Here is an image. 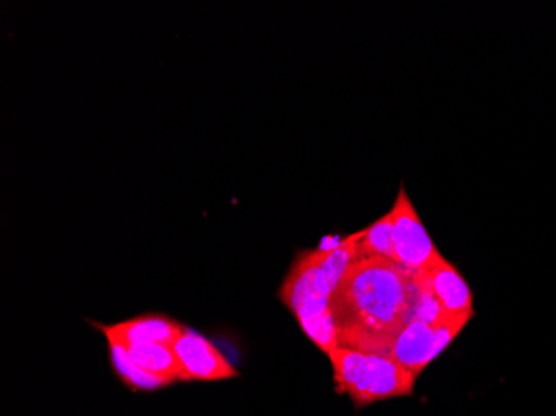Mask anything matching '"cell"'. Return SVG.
<instances>
[{"mask_svg": "<svg viewBox=\"0 0 556 416\" xmlns=\"http://www.w3.org/2000/svg\"><path fill=\"white\" fill-rule=\"evenodd\" d=\"M328 358L332 363L337 390L349 395L361 408L414 393L417 377L392 356L339 346L328 353Z\"/></svg>", "mask_w": 556, "mask_h": 416, "instance_id": "7a4b0ae2", "label": "cell"}, {"mask_svg": "<svg viewBox=\"0 0 556 416\" xmlns=\"http://www.w3.org/2000/svg\"><path fill=\"white\" fill-rule=\"evenodd\" d=\"M124 346L130 358L147 374L164 378L168 383L182 380V367L175 355L174 346L164 343H132Z\"/></svg>", "mask_w": 556, "mask_h": 416, "instance_id": "ba28073f", "label": "cell"}, {"mask_svg": "<svg viewBox=\"0 0 556 416\" xmlns=\"http://www.w3.org/2000/svg\"><path fill=\"white\" fill-rule=\"evenodd\" d=\"M393 249L395 264L407 268L412 274L425 270L440 256L439 250L421 224L405 187H400L399 197L392 209Z\"/></svg>", "mask_w": 556, "mask_h": 416, "instance_id": "277c9868", "label": "cell"}, {"mask_svg": "<svg viewBox=\"0 0 556 416\" xmlns=\"http://www.w3.org/2000/svg\"><path fill=\"white\" fill-rule=\"evenodd\" d=\"M468 322L470 317L446 318L440 324L410 320L396 335L389 356L418 378L464 330Z\"/></svg>", "mask_w": 556, "mask_h": 416, "instance_id": "3957f363", "label": "cell"}, {"mask_svg": "<svg viewBox=\"0 0 556 416\" xmlns=\"http://www.w3.org/2000/svg\"><path fill=\"white\" fill-rule=\"evenodd\" d=\"M437 302L442 306L446 317H473V293L460 272L442 255L418 272Z\"/></svg>", "mask_w": 556, "mask_h": 416, "instance_id": "8992f818", "label": "cell"}, {"mask_svg": "<svg viewBox=\"0 0 556 416\" xmlns=\"http://www.w3.org/2000/svg\"><path fill=\"white\" fill-rule=\"evenodd\" d=\"M412 290L414 274L392 260L353 262L330 297L340 346L389 356L410 320Z\"/></svg>", "mask_w": 556, "mask_h": 416, "instance_id": "6da1fadb", "label": "cell"}, {"mask_svg": "<svg viewBox=\"0 0 556 416\" xmlns=\"http://www.w3.org/2000/svg\"><path fill=\"white\" fill-rule=\"evenodd\" d=\"M355 256L357 260L386 259L395 262L392 212L378 218L370 227L357 231Z\"/></svg>", "mask_w": 556, "mask_h": 416, "instance_id": "9c48e42d", "label": "cell"}, {"mask_svg": "<svg viewBox=\"0 0 556 416\" xmlns=\"http://www.w3.org/2000/svg\"><path fill=\"white\" fill-rule=\"evenodd\" d=\"M174 352L182 367L184 381H218L239 377V371L220 350L197 331L186 328L175 342Z\"/></svg>", "mask_w": 556, "mask_h": 416, "instance_id": "5b68a950", "label": "cell"}, {"mask_svg": "<svg viewBox=\"0 0 556 416\" xmlns=\"http://www.w3.org/2000/svg\"><path fill=\"white\" fill-rule=\"evenodd\" d=\"M109 349H111L112 365H114L115 371L118 377L129 385L134 390H143V392H150V390H157V388L167 387V380L164 378L154 377V375L147 374L146 370L137 365L129 353L125 350L121 343L109 342Z\"/></svg>", "mask_w": 556, "mask_h": 416, "instance_id": "30bf717a", "label": "cell"}, {"mask_svg": "<svg viewBox=\"0 0 556 416\" xmlns=\"http://www.w3.org/2000/svg\"><path fill=\"white\" fill-rule=\"evenodd\" d=\"M108 342L132 345V343H164L174 346L186 328L179 322L164 315H142L132 320L114 325H99Z\"/></svg>", "mask_w": 556, "mask_h": 416, "instance_id": "52a82bcc", "label": "cell"}]
</instances>
